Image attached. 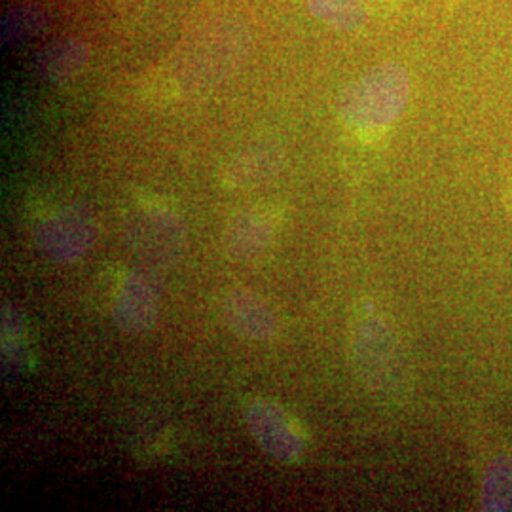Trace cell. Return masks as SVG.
<instances>
[{
	"label": "cell",
	"instance_id": "cell-1",
	"mask_svg": "<svg viewBox=\"0 0 512 512\" xmlns=\"http://www.w3.org/2000/svg\"><path fill=\"white\" fill-rule=\"evenodd\" d=\"M408 93L410 82L403 69L385 65L349 88L342 99V118L359 137H378L399 120Z\"/></svg>",
	"mask_w": 512,
	"mask_h": 512
},
{
	"label": "cell",
	"instance_id": "cell-2",
	"mask_svg": "<svg viewBox=\"0 0 512 512\" xmlns=\"http://www.w3.org/2000/svg\"><path fill=\"white\" fill-rule=\"evenodd\" d=\"M351 348L363 380L376 391H395L404 382L403 349L384 315L368 306L353 321Z\"/></svg>",
	"mask_w": 512,
	"mask_h": 512
},
{
	"label": "cell",
	"instance_id": "cell-3",
	"mask_svg": "<svg viewBox=\"0 0 512 512\" xmlns=\"http://www.w3.org/2000/svg\"><path fill=\"white\" fill-rule=\"evenodd\" d=\"M131 249L152 264H173L184 247V226L179 215L164 205L145 203L126 217Z\"/></svg>",
	"mask_w": 512,
	"mask_h": 512
},
{
	"label": "cell",
	"instance_id": "cell-4",
	"mask_svg": "<svg viewBox=\"0 0 512 512\" xmlns=\"http://www.w3.org/2000/svg\"><path fill=\"white\" fill-rule=\"evenodd\" d=\"M97 232L99 228L92 215L78 209H65L38 224L37 241L48 258L67 264L80 260L92 249Z\"/></svg>",
	"mask_w": 512,
	"mask_h": 512
},
{
	"label": "cell",
	"instance_id": "cell-5",
	"mask_svg": "<svg viewBox=\"0 0 512 512\" xmlns=\"http://www.w3.org/2000/svg\"><path fill=\"white\" fill-rule=\"evenodd\" d=\"M245 421L260 448L281 461L296 463L304 456L306 440L281 406L272 401H255L245 410Z\"/></svg>",
	"mask_w": 512,
	"mask_h": 512
},
{
	"label": "cell",
	"instance_id": "cell-6",
	"mask_svg": "<svg viewBox=\"0 0 512 512\" xmlns=\"http://www.w3.org/2000/svg\"><path fill=\"white\" fill-rule=\"evenodd\" d=\"M112 319L129 334H143L158 321V300L145 275L129 272L112 298Z\"/></svg>",
	"mask_w": 512,
	"mask_h": 512
},
{
	"label": "cell",
	"instance_id": "cell-7",
	"mask_svg": "<svg viewBox=\"0 0 512 512\" xmlns=\"http://www.w3.org/2000/svg\"><path fill=\"white\" fill-rule=\"evenodd\" d=\"M224 319L241 338L266 340L277 332V319L270 306L251 291H234L224 300Z\"/></svg>",
	"mask_w": 512,
	"mask_h": 512
},
{
	"label": "cell",
	"instance_id": "cell-8",
	"mask_svg": "<svg viewBox=\"0 0 512 512\" xmlns=\"http://www.w3.org/2000/svg\"><path fill=\"white\" fill-rule=\"evenodd\" d=\"M279 217L268 207L239 213L226 230V249L234 258H253L274 238Z\"/></svg>",
	"mask_w": 512,
	"mask_h": 512
},
{
	"label": "cell",
	"instance_id": "cell-9",
	"mask_svg": "<svg viewBox=\"0 0 512 512\" xmlns=\"http://www.w3.org/2000/svg\"><path fill=\"white\" fill-rule=\"evenodd\" d=\"M31 368L29 329L23 313L12 304L2 308V372L6 380H18Z\"/></svg>",
	"mask_w": 512,
	"mask_h": 512
},
{
	"label": "cell",
	"instance_id": "cell-10",
	"mask_svg": "<svg viewBox=\"0 0 512 512\" xmlns=\"http://www.w3.org/2000/svg\"><path fill=\"white\" fill-rule=\"evenodd\" d=\"M484 511H512V454H501L484 469L480 482Z\"/></svg>",
	"mask_w": 512,
	"mask_h": 512
},
{
	"label": "cell",
	"instance_id": "cell-11",
	"mask_svg": "<svg viewBox=\"0 0 512 512\" xmlns=\"http://www.w3.org/2000/svg\"><path fill=\"white\" fill-rule=\"evenodd\" d=\"M279 167V154L268 148L253 150L226 169L224 183L232 188H247L268 181Z\"/></svg>",
	"mask_w": 512,
	"mask_h": 512
},
{
	"label": "cell",
	"instance_id": "cell-12",
	"mask_svg": "<svg viewBox=\"0 0 512 512\" xmlns=\"http://www.w3.org/2000/svg\"><path fill=\"white\" fill-rule=\"evenodd\" d=\"M317 14L342 27H353L365 16L361 0H315Z\"/></svg>",
	"mask_w": 512,
	"mask_h": 512
},
{
	"label": "cell",
	"instance_id": "cell-13",
	"mask_svg": "<svg viewBox=\"0 0 512 512\" xmlns=\"http://www.w3.org/2000/svg\"><path fill=\"white\" fill-rule=\"evenodd\" d=\"M511 203H512V186H511Z\"/></svg>",
	"mask_w": 512,
	"mask_h": 512
}]
</instances>
